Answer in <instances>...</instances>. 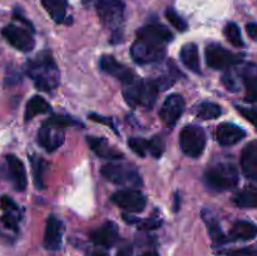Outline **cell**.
Instances as JSON below:
<instances>
[{"instance_id":"obj_2","label":"cell","mask_w":257,"mask_h":256,"mask_svg":"<svg viewBox=\"0 0 257 256\" xmlns=\"http://www.w3.org/2000/svg\"><path fill=\"white\" fill-rule=\"evenodd\" d=\"M158 88L153 80L136 79L124 85L123 95L131 107H143L151 109L157 99Z\"/></svg>"},{"instance_id":"obj_10","label":"cell","mask_w":257,"mask_h":256,"mask_svg":"<svg viewBox=\"0 0 257 256\" xmlns=\"http://www.w3.org/2000/svg\"><path fill=\"white\" fill-rule=\"evenodd\" d=\"M38 142L48 152H53L64 143V127L48 119L40 127L38 133Z\"/></svg>"},{"instance_id":"obj_21","label":"cell","mask_w":257,"mask_h":256,"mask_svg":"<svg viewBox=\"0 0 257 256\" xmlns=\"http://www.w3.org/2000/svg\"><path fill=\"white\" fill-rule=\"evenodd\" d=\"M241 168L247 178H257V140L251 141L242 150Z\"/></svg>"},{"instance_id":"obj_30","label":"cell","mask_w":257,"mask_h":256,"mask_svg":"<svg viewBox=\"0 0 257 256\" xmlns=\"http://www.w3.org/2000/svg\"><path fill=\"white\" fill-rule=\"evenodd\" d=\"M253 72H256V67L253 68H247L243 74V82H245L246 87V98L250 102H257V74Z\"/></svg>"},{"instance_id":"obj_18","label":"cell","mask_w":257,"mask_h":256,"mask_svg":"<svg viewBox=\"0 0 257 256\" xmlns=\"http://www.w3.org/2000/svg\"><path fill=\"white\" fill-rule=\"evenodd\" d=\"M246 132L237 124L233 123H221L217 125L215 137L221 146H233L245 138Z\"/></svg>"},{"instance_id":"obj_36","label":"cell","mask_w":257,"mask_h":256,"mask_svg":"<svg viewBox=\"0 0 257 256\" xmlns=\"http://www.w3.org/2000/svg\"><path fill=\"white\" fill-rule=\"evenodd\" d=\"M50 119L53 120V122L58 123L59 125H62V127H69V125H79L80 123L78 122V120L73 119L72 117H68V115H58V114H54L50 117Z\"/></svg>"},{"instance_id":"obj_24","label":"cell","mask_w":257,"mask_h":256,"mask_svg":"<svg viewBox=\"0 0 257 256\" xmlns=\"http://www.w3.org/2000/svg\"><path fill=\"white\" fill-rule=\"evenodd\" d=\"M181 59L183 64L190 70L195 73H200V57H198V48L193 43L185 44L181 49Z\"/></svg>"},{"instance_id":"obj_16","label":"cell","mask_w":257,"mask_h":256,"mask_svg":"<svg viewBox=\"0 0 257 256\" xmlns=\"http://www.w3.org/2000/svg\"><path fill=\"white\" fill-rule=\"evenodd\" d=\"M137 35L140 39L147 40L153 44L163 45V47L173 39V34L170 32V29L165 25L158 24V23L146 25L142 29L138 30Z\"/></svg>"},{"instance_id":"obj_14","label":"cell","mask_w":257,"mask_h":256,"mask_svg":"<svg viewBox=\"0 0 257 256\" xmlns=\"http://www.w3.org/2000/svg\"><path fill=\"white\" fill-rule=\"evenodd\" d=\"M99 65L100 69H102L103 72L112 75V77L117 78V79L120 80L124 85L130 84V83L135 82V80L137 79L135 73H133L130 68L120 64L119 62H117V60L113 57H110V55H104V57L100 59Z\"/></svg>"},{"instance_id":"obj_12","label":"cell","mask_w":257,"mask_h":256,"mask_svg":"<svg viewBox=\"0 0 257 256\" xmlns=\"http://www.w3.org/2000/svg\"><path fill=\"white\" fill-rule=\"evenodd\" d=\"M185 110V99L181 94H171L166 98L162 108L160 110V118L165 124L172 127L177 123Z\"/></svg>"},{"instance_id":"obj_44","label":"cell","mask_w":257,"mask_h":256,"mask_svg":"<svg viewBox=\"0 0 257 256\" xmlns=\"http://www.w3.org/2000/svg\"><path fill=\"white\" fill-rule=\"evenodd\" d=\"M92 2H94V0H82V3L84 5H87V4H89V3H92Z\"/></svg>"},{"instance_id":"obj_35","label":"cell","mask_w":257,"mask_h":256,"mask_svg":"<svg viewBox=\"0 0 257 256\" xmlns=\"http://www.w3.org/2000/svg\"><path fill=\"white\" fill-rule=\"evenodd\" d=\"M137 225H138V228H140V230L151 231V230H156V228L160 227V226L162 225V221H161L160 218L150 217V218H145V220H141Z\"/></svg>"},{"instance_id":"obj_3","label":"cell","mask_w":257,"mask_h":256,"mask_svg":"<svg viewBox=\"0 0 257 256\" xmlns=\"http://www.w3.org/2000/svg\"><path fill=\"white\" fill-rule=\"evenodd\" d=\"M205 182L215 191H226L236 187L238 183L237 168L232 163H218L206 171Z\"/></svg>"},{"instance_id":"obj_39","label":"cell","mask_w":257,"mask_h":256,"mask_svg":"<svg viewBox=\"0 0 257 256\" xmlns=\"http://www.w3.org/2000/svg\"><path fill=\"white\" fill-rule=\"evenodd\" d=\"M89 118H90V119L95 120V122L103 123V124H108V125H109L110 128H112V130H114V131H115L114 125H113L112 120H110L109 118H107V117H103V115H99V114H94V113H93V114H90V115H89Z\"/></svg>"},{"instance_id":"obj_19","label":"cell","mask_w":257,"mask_h":256,"mask_svg":"<svg viewBox=\"0 0 257 256\" xmlns=\"http://www.w3.org/2000/svg\"><path fill=\"white\" fill-rule=\"evenodd\" d=\"M0 208L3 210V225L8 230L18 231V223H19L20 220L19 206L9 196H2V198H0Z\"/></svg>"},{"instance_id":"obj_43","label":"cell","mask_w":257,"mask_h":256,"mask_svg":"<svg viewBox=\"0 0 257 256\" xmlns=\"http://www.w3.org/2000/svg\"><path fill=\"white\" fill-rule=\"evenodd\" d=\"M140 256H158V253L156 252V251H148V252L142 253V255H140Z\"/></svg>"},{"instance_id":"obj_32","label":"cell","mask_w":257,"mask_h":256,"mask_svg":"<svg viewBox=\"0 0 257 256\" xmlns=\"http://www.w3.org/2000/svg\"><path fill=\"white\" fill-rule=\"evenodd\" d=\"M165 152V141L160 136H155L148 141V153L153 157L160 158Z\"/></svg>"},{"instance_id":"obj_6","label":"cell","mask_w":257,"mask_h":256,"mask_svg":"<svg viewBox=\"0 0 257 256\" xmlns=\"http://www.w3.org/2000/svg\"><path fill=\"white\" fill-rule=\"evenodd\" d=\"M125 5L123 0H98L97 13L103 24L109 29H119L124 19Z\"/></svg>"},{"instance_id":"obj_11","label":"cell","mask_w":257,"mask_h":256,"mask_svg":"<svg viewBox=\"0 0 257 256\" xmlns=\"http://www.w3.org/2000/svg\"><path fill=\"white\" fill-rule=\"evenodd\" d=\"M110 200L118 207L130 211V212H141L145 210L146 205H147L146 196L141 191L133 190V188L117 191L115 193H113Z\"/></svg>"},{"instance_id":"obj_29","label":"cell","mask_w":257,"mask_h":256,"mask_svg":"<svg viewBox=\"0 0 257 256\" xmlns=\"http://www.w3.org/2000/svg\"><path fill=\"white\" fill-rule=\"evenodd\" d=\"M196 114L201 119H216L222 114V108L212 102H202L196 107Z\"/></svg>"},{"instance_id":"obj_27","label":"cell","mask_w":257,"mask_h":256,"mask_svg":"<svg viewBox=\"0 0 257 256\" xmlns=\"http://www.w3.org/2000/svg\"><path fill=\"white\" fill-rule=\"evenodd\" d=\"M30 162H32L33 168V177H34V183L38 190L44 188V173L47 171V162L39 156H30Z\"/></svg>"},{"instance_id":"obj_37","label":"cell","mask_w":257,"mask_h":256,"mask_svg":"<svg viewBox=\"0 0 257 256\" xmlns=\"http://www.w3.org/2000/svg\"><path fill=\"white\" fill-rule=\"evenodd\" d=\"M238 112L246 118L250 123L257 128V107L255 108H245V107H237Z\"/></svg>"},{"instance_id":"obj_8","label":"cell","mask_w":257,"mask_h":256,"mask_svg":"<svg viewBox=\"0 0 257 256\" xmlns=\"http://www.w3.org/2000/svg\"><path fill=\"white\" fill-rule=\"evenodd\" d=\"M33 30L23 28L20 25L9 24L3 29L2 34L3 37L7 39V42L10 45L15 48V49L20 50V52H30L34 48L35 42L33 38Z\"/></svg>"},{"instance_id":"obj_15","label":"cell","mask_w":257,"mask_h":256,"mask_svg":"<svg viewBox=\"0 0 257 256\" xmlns=\"http://www.w3.org/2000/svg\"><path fill=\"white\" fill-rule=\"evenodd\" d=\"M63 223L57 216L50 215L47 220L43 245L47 250L57 251L62 247Z\"/></svg>"},{"instance_id":"obj_1","label":"cell","mask_w":257,"mask_h":256,"mask_svg":"<svg viewBox=\"0 0 257 256\" xmlns=\"http://www.w3.org/2000/svg\"><path fill=\"white\" fill-rule=\"evenodd\" d=\"M27 73L37 88L42 90H53L60 82V73L49 52H42L33 60L28 62Z\"/></svg>"},{"instance_id":"obj_23","label":"cell","mask_w":257,"mask_h":256,"mask_svg":"<svg viewBox=\"0 0 257 256\" xmlns=\"http://www.w3.org/2000/svg\"><path fill=\"white\" fill-rule=\"evenodd\" d=\"M232 201L238 207L257 208V186L251 185L236 193Z\"/></svg>"},{"instance_id":"obj_33","label":"cell","mask_w":257,"mask_h":256,"mask_svg":"<svg viewBox=\"0 0 257 256\" xmlns=\"http://www.w3.org/2000/svg\"><path fill=\"white\" fill-rule=\"evenodd\" d=\"M128 146L132 148L133 152L137 153L141 157H146L148 155V141L143 140V138H130L128 140Z\"/></svg>"},{"instance_id":"obj_41","label":"cell","mask_w":257,"mask_h":256,"mask_svg":"<svg viewBox=\"0 0 257 256\" xmlns=\"http://www.w3.org/2000/svg\"><path fill=\"white\" fill-rule=\"evenodd\" d=\"M133 253V248L131 245H125L122 246V247L118 250V252L115 253V256H132Z\"/></svg>"},{"instance_id":"obj_22","label":"cell","mask_w":257,"mask_h":256,"mask_svg":"<svg viewBox=\"0 0 257 256\" xmlns=\"http://www.w3.org/2000/svg\"><path fill=\"white\" fill-rule=\"evenodd\" d=\"M257 236V226L248 221H237L233 225L227 241H248Z\"/></svg>"},{"instance_id":"obj_20","label":"cell","mask_w":257,"mask_h":256,"mask_svg":"<svg viewBox=\"0 0 257 256\" xmlns=\"http://www.w3.org/2000/svg\"><path fill=\"white\" fill-rule=\"evenodd\" d=\"M87 143L90 147V150L98 156V157L107 158V160H120L123 158V153L115 150L105 138L103 137H93V136H88Z\"/></svg>"},{"instance_id":"obj_9","label":"cell","mask_w":257,"mask_h":256,"mask_svg":"<svg viewBox=\"0 0 257 256\" xmlns=\"http://www.w3.org/2000/svg\"><path fill=\"white\" fill-rule=\"evenodd\" d=\"M206 62L210 68L220 70L238 64L241 62V58L230 50L225 49L222 45L210 44L206 48Z\"/></svg>"},{"instance_id":"obj_13","label":"cell","mask_w":257,"mask_h":256,"mask_svg":"<svg viewBox=\"0 0 257 256\" xmlns=\"http://www.w3.org/2000/svg\"><path fill=\"white\" fill-rule=\"evenodd\" d=\"M7 163V177L17 191H24L27 188L28 180L25 167L22 161L14 155L5 156Z\"/></svg>"},{"instance_id":"obj_17","label":"cell","mask_w":257,"mask_h":256,"mask_svg":"<svg viewBox=\"0 0 257 256\" xmlns=\"http://www.w3.org/2000/svg\"><path fill=\"white\" fill-rule=\"evenodd\" d=\"M118 237H119L118 227L112 221L103 223L102 226L90 232L92 242L97 246H100V247H112L118 241Z\"/></svg>"},{"instance_id":"obj_31","label":"cell","mask_w":257,"mask_h":256,"mask_svg":"<svg viewBox=\"0 0 257 256\" xmlns=\"http://www.w3.org/2000/svg\"><path fill=\"white\" fill-rule=\"evenodd\" d=\"M225 35L233 47H243V40L242 37H241L240 28H238L237 24H235V23H228L225 28Z\"/></svg>"},{"instance_id":"obj_25","label":"cell","mask_w":257,"mask_h":256,"mask_svg":"<svg viewBox=\"0 0 257 256\" xmlns=\"http://www.w3.org/2000/svg\"><path fill=\"white\" fill-rule=\"evenodd\" d=\"M42 5L54 22H64L68 7L67 0H42Z\"/></svg>"},{"instance_id":"obj_34","label":"cell","mask_w":257,"mask_h":256,"mask_svg":"<svg viewBox=\"0 0 257 256\" xmlns=\"http://www.w3.org/2000/svg\"><path fill=\"white\" fill-rule=\"evenodd\" d=\"M166 18H167L168 22H170L176 29L180 30V32H186V30H187V23H186L173 9H168L167 12H166Z\"/></svg>"},{"instance_id":"obj_38","label":"cell","mask_w":257,"mask_h":256,"mask_svg":"<svg viewBox=\"0 0 257 256\" xmlns=\"http://www.w3.org/2000/svg\"><path fill=\"white\" fill-rule=\"evenodd\" d=\"M228 256H257V250L252 247L240 248V250H235L228 252Z\"/></svg>"},{"instance_id":"obj_42","label":"cell","mask_w":257,"mask_h":256,"mask_svg":"<svg viewBox=\"0 0 257 256\" xmlns=\"http://www.w3.org/2000/svg\"><path fill=\"white\" fill-rule=\"evenodd\" d=\"M123 220L128 223H138L141 221L140 218L135 217V216L132 215H128V213H123Z\"/></svg>"},{"instance_id":"obj_28","label":"cell","mask_w":257,"mask_h":256,"mask_svg":"<svg viewBox=\"0 0 257 256\" xmlns=\"http://www.w3.org/2000/svg\"><path fill=\"white\" fill-rule=\"evenodd\" d=\"M203 220H205L206 225H207L208 233H210V236L216 243L227 242V237L222 233L220 223H218V221L210 212H203Z\"/></svg>"},{"instance_id":"obj_40","label":"cell","mask_w":257,"mask_h":256,"mask_svg":"<svg viewBox=\"0 0 257 256\" xmlns=\"http://www.w3.org/2000/svg\"><path fill=\"white\" fill-rule=\"evenodd\" d=\"M246 32L251 39L257 42V23H250V24L246 25Z\"/></svg>"},{"instance_id":"obj_7","label":"cell","mask_w":257,"mask_h":256,"mask_svg":"<svg viewBox=\"0 0 257 256\" xmlns=\"http://www.w3.org/2000/svg\"><path fill=\"white\" fill-rule=\"evenodd\" d=\"M131 54H132L135 62L140 63V64H150V63L162 60L166 54V49L163 45L153 44L147 40L137 38V40L132 45Z\"/></svg>"},{"instance_id":"obj_5","label":"cell","mask_w":257,"mask_h":256,"mask_svg":"<svg viewBox=\"0 0 257 256\" xmlns=\"http://www.w3.org/2000/svg\"><path fill=\"white\" fill-rule=\"evenodd\" d=\"M180 145L183 153L192 158L200 157L206 147V133L200 125H186L180 133Z\"/></svg>"},{"instance_id":"obj_4","label":"cell","mask_w":257,"mask_h":256,"mask_svg":"<svg viewBox=\"0 0 257 256\" xmlns=\"http://www.w3.org/2000/svg\"><path fill=\"white\" fill-rule=\"evenodd\" d=\"M102 175L114 185L140 187L142 178L135 166L125 163H108L102 167Z\"/></svg>"},{"instance_id":"obj_26","label":"cell","mask_w":257,"mask_h":256,"mask_svg":"<svg viewBox=\"0 0 257 256\" xmlns=\"http://www.w3.org/2000/svg\"><path fill=\"white\" fill-rule=\"evenodd\" d=\"M50 110V105L44 98L40 95H34L30 98V100L27 104V109H25V120H30L38 114H44Z\"/></svg>"}]
</instances>
